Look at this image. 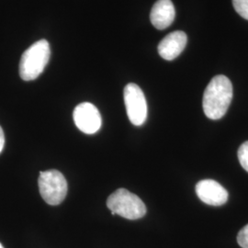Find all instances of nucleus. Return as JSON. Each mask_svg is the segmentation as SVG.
<instances>
[{
	"label": "nucleus",
	"mask_w": 248,
	"mask_h": 248,
	"mask_svg": "<svg viewBox=\"0 0 248 248\" xmlns=\"http://www.w3.org/2000/svg\"><path fill=\"white\" fill-rule=\"evenodd\" d=\"M232 99V85L225 76L214 77L205 89L204 113L211 120H220L226 114Z\"/></svg>",
	"instance_id": "1"
},
{
	"label": "nucleus",
	"mask_w": 248,
	"mask_h": 248,
	"mask_svg": "<svg viewBox=\"0 0 248 248\" xmlns=\"http://www.w3.org/2000/svg\"><path fill=\"white\" fill-rule=\"evenodd\" d=\"M51 49L46 40H40L23 53L19 62V76L24 81L34 80L44 72L50 60Z\"/></svg>",
	"instance_id": "2"
},
{
	"label": "nucleus",
	"mask_w": 248,
	"mask_h": 248,
	"mask_svg": "<svg viewBox=\"0 0 248 248\" xmlns=\"http://www.w3.org/2000/svg\"><path fill=\"white\" fill-rule=\"evenodd\" d=\"M107 206L112 215L118 214L129 220L140 219L146 213V207L142 200L125 188H119L109 196Z\"/></svg>",
	"instance_id": "3"
},
{
	"label": "nucleus",
	"mask_w": 248,
	"mask_h": 248,
	"mask_svg": "<svg viewBox=\"0 0 248 248\" xmlns=\"http://www.w3.org/2000/svg\"><path fill=\"white\" fill-rule=\"evenodd\" d=\"M40 194L46 203L52 206L62 203L67 194V182L58 170H47L40 173L38 179Z\"/></svg>",
	"instance_id": "4"
},
{
	"label": "nucleus",
	"mask_w": 248,
	"mask_h": 248,
	"mask_svg": "<svg viewBox=\"0 0 248 248\" xmlns=\"http://www.w3.org/2000/svg\"><path fill=\"white\" fill-rule=\"evenodd\" d=\"M124 103L130 122L141 126L147 118V103L141 88L133 83L128 84L124 92Z\"/></svg>",
	"instance_id": "5"
},
{
	"label": "nucleus",
	"mask_w": 248,
	"mask_h": 248,
	"mask_svg": "<svg viewBox=\"0 0 248 248\" xmlns=\"http://www.w3.org/2000/svg\"><path fill=\"white\" fill-rule=\"evenodd\" d=\"M73 118L82 133L94 134L101 127V115L97 107L89 102H83L76 107Z\"/></svg>",
	"instance_id": "6"
},
{
	"label": "nucleus",
	"mask_w": 248,
	"mask_h": 248,
	"mask_svg": "<svg viewBox=\"0 0 248 248\" xmlns=\"http://www.w3.org/2000/svg\"><path fill=\"white\" fill-rule=\"evenodd\" d=\"M196 193L202 202L212 206H222L228 201L227 190L213 179H204L198 182Z\"/></svg>",
	"instance_id": "7"
},
{
	"label": "nucleus",
	"mask_w": 248,
	"mask_h": 248,
	"mask_svg": "<svg viewBox=\"0 0 248 248\" xmlns=\"http://www.w3.org/2000/svg\"><path fill=\"white\" fill-rule=\"evenodd\" d=\"M187 37L184 31H177L166 36L158 45L160 56L168 61L176 59L186 47Z\"/></svg>",
	"instance_id": "8"
},
{
	"label": "nucleus",
	"mask_w": 248,
	"mask_h": 248,
	"mask_svg": "<svg viewBox=\"0 0 248 248\" xmlns=\"http://www.w3.org/2000/svg\"><path fill=\"white\" fill-rule=\"evenodd\" d=\"M175 17L176 10L171 0H158L151 10V22L157 30L169 28L173 23Z\"/></svg>",
	"instance_id": "9"
},
{
	"label": "nucleus",
	"mask_w": 248,
	"mask_h": 248,
	"mask_svg": "<svg viewBox=\"0 0 248 248\" xmlns=\"http://www.w3.org/2000/svg\"><path fill=\"white\" fill-rule=\"evenodd\" d=\"M232 5L240 16L248 20V0H232Z\"/></svg>",
	"instance_id": "10"
},
{
	"label": "nucleus",
	"mask_w": 248,
	"mask_h": 248,
	"mask_svg": "<svg viewBox=\"0 0 248 248\" xmlns=\"http://www.w3.org/2000/svg\"><path fill=\"white\" fill-rule=\"evenodd\" d=\"M238 159L240 164L248 172V141L244 142L238 149Z\"/></svg>",
	"instance_id": "11"
},
{
	"label": "nucleus",
	"mask_w": 248,
	"mask_h": 248,
	"mask_svg": "<svg viewBox=\"0 0 248 248\" xmlns=\"http://www.w3.org/2000/svg\"><path fill=\"white\" fill-rule=\"evenodd\" d=\"M237 243L242 248H248V224L239 231L237 234Z\"/></svg>",
	"instance_id": "12"
},
{
	"label": "nucleus",
	"mask_w": 248,
	"mask_h": 248,
	"mask_svg": "<svg viewBox=\"0 0 248 248\" xmlns=\"http://www.w3.org/2000/svg\"><path fill=\"white\" fill-rule=\"evenodd\" d=\"M4 145H5V135L3 129L0 126V153L4 149Z\"/></svg>",
	"instance_id": "13"
},
{
	"label": "nucleus",
	"mask_w": 248,
	"mask_h": 248,
	"mask_svg": "<svg viewBox=\"0 0 248 248\" xmlns=\"http://www.w3.org/2000/svg\"><path fill=\"white\" fill-rule=\"evenodd\" d=\"M0 248H3V246H2V245H1V244H0Z\"/></svg>",
	"instance_id": "14"
}]
</instances>
